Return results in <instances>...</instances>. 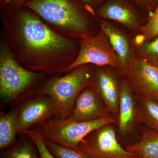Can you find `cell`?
<instances>
[{"label": "cell", "mask_w": 158, "mask_h": 158, "mask_svg": "<svg viewBox=\"0 0 158 158\" xmlns=\"http://www.w3.org/2000/svg\"><path fill=\"white\" fill-rule=\"evenodd\" d=\"M6 0H0V6L3 5L4 3H5Z\"/></svg>", "instance_id": "obj_27"}, {"label": "cell", "mask_w": 158, "mask_h": 158, "mask_svg": "<svg viewBox=\"0 0 158 158\" xmlns=\"http://www.w3.org/2000/svg\"><path fill=\"white\" fill-rule=\"evenodd\" d=\"M49 76L48 74L24 68L16 61L7 44L0 39V96L3 102L16 105L33 96Z\"/></svg>", "instance_id": "obj_3"}, {"label": "cell", "mask_w": 158, "mask_h": 158, "mask_svg": "<svg viewBox=\"0 0 158 158\" xmlns=\"http://www.w3.org/2000/svg\"><path fill=\"white\" fill-rule=\"evenodd\" d=\"M94 16L120 24L135 34L148 18L132 0H106L95 11Z\"/></svg>", "instance_id": "obj_10"}, {"label": "cell", "mask_w": 158, "mask_h": 158, "mask_svg": "<svg viewBox=\"0 0 158 158\" xmlns=\"http://www.w3.org/2000/svg\"><path fill=\"white\" fill-rule=\"evenodd\" d=\"M137 56L148 62L158 60V36L139 44H133Z\"/></svg>", "instance_id": "obj_20"}, {"label": "cell", "mask_w": 158, "mask_h": 158, "mask_svg": "<svg viewBox=\"0 0 158 158\" xmlns=\"http://www.w3.org/2000/svg\"><path fill=\"white\" fill-rule=\"evenodd\" d=\"M96 20L99 28L104 31L109 38L118 57L120 70H122L137 56L131 39L111 22L98 18Z\"/></svg>", "instance_id": "obj_14"}, {"label": "cell", "mask_w": 158, "mask_h": 158, "mask_svg": "<svg viewBox=\"0 0 158 158\" xmlns=\"http://www.w3.org/2000/svg\"><path fill=\"white\" fill-rule=\"evenodd\" d=\"M21 0H6L3 5L0 6V7L5 6H13L17 5L20 2Z\"/></svg>", "instance_id": "obj_25"}, {"label": "cell", "mask_w": 158, "mask_h": 158, "mask_svg": "<svg viewBox=\"0 0 158 158\" xmlns=\"http://www.w3.org/2000/svg\"><path fill=\"white\" fill-rule=\"evenodd\" d=\"M0 11L1 39L22 66L50 76L65 73L78 54V40L58 33L23 6H5Z\"/></svg>", "instance_id": "obj_1"}, {"label": "cell", "mask_w": 158, "mask_h": 158, "mask_svg": "<svg viewBox=\"0 0 158 158\" xmlns=\"http://www.w3.org/2000/svg\"><path fill=\"white\" fill-rule=\"evenodd\" d=\"M23 134L27 135L34 141L38 149L40 158H55L48 149L39 128L25 131Z\"/></svg>", "instance_id": "obj_22"}, {"label": "cell", "mask_w": 158, "mask_h": 158, "mask_svg": "<svg viewBox=\"0 0 158 158\" xmlns=\"http://www.w3.org/2000/svg\"><path fill=\"white\" fill-rule=\"evenodd\" d=\"M18 135L38 128L42 125L59 118V110L52 98L39 94L25 99L16 104Z\"/></svg>", "instance_id": "obj_8"}, {"label": "cell", "mask_w": 158, "mask_h": 158, "mask_svg": "<svg viewBox=\"0 0 158 158\" xmlns=\"http://www.w3.org/2000/svg\"><path fill=\"white\" fill-rule=\"evenodd\" d=\"M150 63H152L154 65L156 66L157 68H158V60L157 61H153V62H149Z\"/></svg>", "instance_id": "obj_26"}, {"label": "cell", "mask_w": 158, "mask_h": 158, "mask_svg": "<svg viewBox=\"0 0 158 158\" xmlns=\"http://www.w3.org/2000/svg\"><path fill=\"white\" fill-rule=\"evenodd\" d=\"M136 97L141 124L158 132V102L148 98Z\"/></svg>", "instance_id": "obj_18"}, {"label": "cell", "mask_w": 158, "mask_h": 158, "mask_svg": "<svg viewBox=\"0 0 158 158\" xmlns=\"http://www.w3.org/2000/svg\"><path fill=\"white\" fill-rule=\"evenodd\" d=\"M147 17L151 16L156 9L158 0H132Z\"/></svg>", "instance_id": "obj_23"}, {"label": "cell", "mask_w": 158, "mask_h": 158, "mask_svg": "<svg viewBox=\"0 0 158 158\" xmlns=\"http://www.w3.org/2000/svg\"><path fill=\"white\" fill-rule=\"evenodd\" d=\"M46 145L55 158H90L86 154L72 148L44 140Z\"/></svg>", "instance_id": "obj_21"}, {"label": "cell", "mask_w": 158, "mask_h": 158, "mask_svg": "<svg viewBox=\"0 0 158 158\" xmlns=\"http://www.w3.org/2000/svg\"><path fill=\"white\" fill-rule=\"evenodd\" d=\"M88 11L94 16L97 9L102 6L106 0H79Z\"/></svg>", "instance_id": "obj_24"}, {"label": "cell", "mask_w": 158, "mask_h": 158, "mask_svg": "<svg viewBox=\"0 0 158 158\" xmlns=\"http://www.w3.org/2000/svg\"><path fill=\"white\" fill-rule=\"evenodd\" d=\"M17 5L30 9L66 37L78 40L95 35L99 29L95 16L79 0H21Z\"/></svg>", "instance_id": "obj_2"}, {"label": "cell", "mask_w": 158, "mask_h": 158, "mask_svg": "<svg viewBox=\"0 0 158 158\" xmlns=\"http://www.w3.org/2000/svg\"><path fill=\"white\" fill-rule=\"evenodd\" d=\"M117 118L107 116L86 122L70 121L58 118L40 127V132L44 140L79 151V144L86 136L94 130L106 124H116Z\"/></svg>", "instance_id": "obj_5"}, {"label": "cell", "mask_w": 158, "mask_h": 158, "mask_svg": "<svg viewBox=\"0 0 158 158\" xmlns=\"http://www.w3.org/2000/svg\"><path fill=\"white\" fill-rule=\"evenodd\" d=\"M123 76L119 69L94 65L93 86L103 99L111 114L117 118Z\"/></svg>", "instance_id": "obj_12"}, {"label": "cell", "mask_w": 158, "mask_h": 158, "mask_svg": "<svg viewBox=\"0 0 158 158\" xmlns=\"http://www.w3.org/2000/svg\"><path fill=\"white\" fill-rule=\"evenodd\" d=\"M116 124L118 141L126 148L136 141L141 123L137 97L123 76Z\"/></svg>", "instance_id": "obj_9"}, {"label": "cell", "mask_w": 158, "mask_h": 158, "mask_svg": "<svg viewBox=\"0 0 158 158\" xmlns=\"http://www.w3.org/2000/svg\"><path fill=\"white\" fill-rule=\"evenodd\" d=\"M17 116L18 110L16 106L7 113H1L0 149L2 151L11 147L18 141Z\"/></svg>", "instance_id": "obj_16"}, {"label": "cell", "mask_w": 158, "mask_h": 158, "mask_svg": "<svg viewBox=\"0 0 158 158\" xmlns=\"http://www.w3.org/2000/svg\"><path fill=\"white\" fill-rule=\"evenodd\" d=\"M115 125L106 124L91 132L79 144V151L90 158H140L122 146Z\"/></svg>", "instance_id": "obj_6"}, {"label": "cell", "mask_w": 158, "mask_h": 158, "mask_svg": "<svg viewBox=\"0 0 158 158\" xmlns=\"http://www.w3.org/2000/svg\"><path fill=\"white\" fill-rule=\"evenodd\" d=\"M94 68L92 64H84L62 76H49L40 84L33 96L44 94L50 97L59 110V118L66 119L80 92L93 86Z\"/></svg>", "instance_id": "obj_4"}, {"label": "cell", "mask_w": 158, "mask_h": 158, "mask_svg": "<svg viewBox=\"0 0 158 158\" xmlns=\"http://www.w3.org/2000/svg\"><path fill=\"white\" fill-rule=\"evenodd\" d=\"M120 71L136 96L158 102V68L156 66L137 56Z\"/></svg>", "instance_id": "obj_11"}, {"label": "cell", "mask_w": 158, "mask_h": 158, "mask_svg": "<svg viewBox=\"0 0 158 158\" xmlns=\"http://www.w3.org/2000/svg\"><path fill=\"white\" fill-rule=\"evenodd\" d=\"M140 158H158V132L141 124L137 140L125 148Z\"/></svg>", "instance_id": "obj_15"}, {"label": "cell", "mask_w": 158, "mask_h": 158, "mask_svg": "<svg viewBox=\"0 0 158 158\" xmlns=\"http://www.w3.org/2000/svg\"><path fill=\"white\" fill-rule=\"evenodd\" d=\"M15 144L3 151L1 158H40L34 141L25 134L19 135Z\"/></svg>", "instance_id": "obj_17"}, {"label": "cell", "mask_w": 158, "mask_h": 158, "mask_svg": "<svg viewBox=\"0 0 158 158\" xmlns=\"http://www.w3.org/2000/svg\"><path fill=\"white\" fill-rule=\"evenodd\" d=\"M158 36V2L156 9L147 21L132 40L133 44H139L151 40Z\"/></svg>", "instance_id": "obj_19"}, {"label": "cell", "mask_w": 158, "mask_h": 158, "mask_svg": "<svg viewBox=\"0 0 158 158\" xmlns=\"http://www.w3.org/2000/svg\"><path fill=\"white\" fill-rule=\"evenodd\" d=\"M113 116L103 99L93 87L85 88L76 99L68 120L75 122L93 121Z\"/></svg>", "instance_id": "obj_13"}, {"label": "cell", "mask_w": 158, "mask_h": 158, "mask_svg": "<svg viewBox=\"0 0 158 158\" xmlns=\"http://www.w3.org/2000/svg\"><path fill=\"white\" fill-rule=\"evenodd\" d=\"M80 50L76 59L67 69L68 73L79 65L90 64L96 66H108L120 70L117 55L104 31L99 28L95 35L78 39Z\"/></svg>", "instance_id": "obj_7"}]
</instances>
